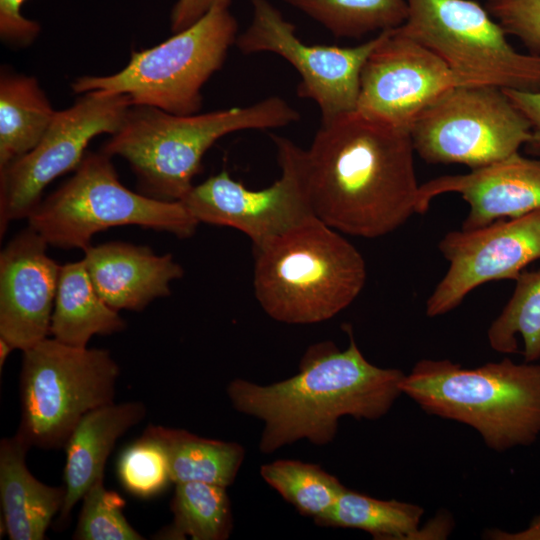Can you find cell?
<instances>
[{
  "mask_svg": "<svg viewBox=\"0 0 540 540\" xmlns=\"http://www.w3.org/2000/svg\"><path fill=\"white\" fill-rule=\"evenodd\" d=\"M414 153L409 131L356 110L321 121L305 150L315 217L367 239L395 231L416 213Z\"/></svg>",
  "mask_w": 540,
  "mask_h": 540,
  "instance_id": "1",
  "label": "cell"
},
{
  "mask_svg": "<svg viewBox=\"0 0 540 540\" xmlns=\"http://www.w3.org/2000/svg\"><path fill=\"white\" fill-rule=\"evenodd\" d=\"M349 345L332 341L311 345L295 375L268 385L236 378L227 386L235 410L264 424L259 450L270 454L299 440L323 446L337 434L339 420H377L402 394L405 374L370 363L357 346L351 327Z\"/></svg>",
  "mask_w": 540,
  "mask_h": 540,
  "instance_id": "2",
  "label": "cell"
},
{
  "mask_svg": "<svg viewBox=\"0 0 540 540\" xmlns=\"http://www.w3.org/2000/svg\"><path fill=\"white\" fill-rule=\"evenodd\" d=\"M299 119V112L278 96L191 115L132 105L102 152L124 158L148 196L181 201L194 186L204 154L217 140L242 130L285 127Z\"/></svg>",
  "mask_w": 540,
  "mask_h": 540,
  "instance_id": "3",
  "label": "cell"
},
{
  "mask_svg": "<svg viewBox=\"0 0 540 540\" xmlns=\"http://www.w3.org/2000/svg\"><path fill=\"white\" fill-rule=\"evenodd\" d=\"M428 414L472 427L498 452L528 446L540 435V364L509 358L465 368L422 359L401 382Z\"/></svg>",
  "mask_w": 540,
  "mask_h": 540,
  "instance_id": "4",
  "label": "cell"
},
{
  "mask_svg": "<svg viewBox=\"0 0 540 540\" xmlns=\"http://www.w3.org/2000/svg\"><path fill=\"white\" fill-rule=\"evenodd\" d=\"M255 297L272 319L286 324L326 321L362 291L361 253L316 217L254 247Z\"/></svg>",
  "mask_w": 540,
  "mask_h": 540,
  "instance_id": "5",
  "label": "cell"
},
{
  "mask_svg": "<svg viewBox=\"0 0 540 540\" xmlns=\"http://www.w3.org/2000/svg\"><path fill=\"white\" fill-rule=\"evenodd\" d=\"M111 157L87 152L74 175L28 216L29 226L49 245L88 248L93 235L111 227L136 225L191 237L199 224L182 201L133 192L121 184Z\"/></svg>",
  "mask_w": 540,
  "mask_h": 540,
  "instance_id": "6",
  "label": "cell"
},
{
  "mask_svg": "<svg viewBox=\"0 0 540 540\" xmlns=\"http://www.w3.org/2000/svg\"><path fill=\"white\" fill-rule=\"evenodd\" d=\"M229 8L214 7L200 20L164 42L132 51L128 64L106 76H81L73 92L127 95L134 106H149L176 115L196 114L201 90L221 69L238 36Z\"/></svg>",
  "mask_w": 540,
  "mask_h": 540,
  "instance_id": "7",
  "label": "cell"
},
{
  "mask_svg": "<svg viewBox=\"0 0 540 540\" xmlns=\"http://www.w3.org/2000/svg\"><path fill=\"white\" fill-rule=\"evenodd\" d=\"M120 367L110 351L45 338L23 351L17 433L31 446L64 448L90 411L115 402Z\"/></svg>",
  "mask_w": 540,
  "mask_h": 540,
  "instance_id": "8",
  "label": "cell"
},
{
  "mask_svg": "<svg viewBox=\"0 0 540 540\" xmlns=\"http://www.w3.org/2000/svg\"><path fill=\"white\" fill-rule=\"evenodd\" d=\"M399 28L448 66L457 85L540 92V53H522L474 0H406Z\"/></svg>",
  "mask_w": 540,
  "mask_h": 540,
  "instance_id": "9",
  "label": "cell"
},
{
  "mask_svg": "<svg viewBox=\"0 0 540 540\" xmlns=\"http://www.w3.org/2000/svg\"><path fill=\"white\" fill-rule=\"evenodd\" d=\"M409 133L427 163L476 169L519 152L530 139V126L505 90L457 85L426 107Z\"/></svg>",
  "mask_w": 540,
  "mask_h": 540,
  "instance_id": "10",
  "label": "cell"
},
{
  "mask_svg": "<svg viewBox=\"0 0 540 540\" xmlns=\"http://www.w3.org/2000/svg\"><path fill=\"white\" fill-rule=\"evenodd\" d=\"M271 137L281 176L270 186L255 190L222 170L194 185L181 201L199 223L237 229L257 247L315 217L305 150L286 137Z\"/></svg>",
  "mask_w": 540,
  "mask_h": 540,
  "instance_id": "11",
  "label": "cell"
},
{
  "mask_svg": "<svg viewBox=\"0 0 540 540\" xmlns=\"http://www.w3.org/2000/svg\"><path fill=\"white\" fill-rule=\"evenodd\" d=\"M131 106L127 95L88 92L57 111L39 143L0 169L1 236L10 221L28 218L48 184L79 166L94 137L115 134Z\"/></svg>",
  "mask_w": 540,
  "mask_h": 540,
  "instance_id": "12",
  "label": "cell"
},
{
  "mask_svg": "<svg viewBox=\"0 0 540 540\" xmlns=\"http://www.w3.org/2000/svg\"><path fill=\"white\" fill-rule=\"evenodd\" d=\"M252 20L238 34L235 45L243 54L274 53L298 72L297 95L314 101L321 121H329L355 111L362 67L380 40L373 38L352 47L307 44L296 35V27L287 21L269 0H250Z\"/></svg>",
  "mask_w": 540,
  "mask_h": 540,
  "instance_id": "13",
  "label": "cell"
},
{
  "mask_svg": "<svg viewBox=\"0 0 540 540\" xmlns=\"http://www.w3.org/2000/svg\"><path fill=\"white\" fill-rule=\"evenodd\" d=\"M438 248L449 267L427 299L429 317L450 312L485 283L515 281L529 264L539 260L540 209L476 229L450 231Z\"/></svg>",
  "mask_w": 540,
  "mask_h": 540,
  "instance_id": "14",
  "label": "cell"
},
{
  "mask_svg": "<svg viewBox=\"0 0 540 540\" xmlns=\"http://www.w3.org/2000/svg\"><path fill=\"white\" fill-rule=\"evenodd\" d=\"M453 86L452 72L435 53L399 27L384 30L362 67L356 111L409 131L422 111Z\"/></svg>",
  "mask_w": 540,
  "mask_h": 540,
  "instance_id": "15",
  "label": "cell"
},
{
  "mask_svg": "<svg viewBox=\"0 0 540 540\" xmlns=\"http://www.w3.org/2000/svg\"><path fill=\"white\" fill-rule=\"evenodd\" d=\"M30 226L0 254V337L22 352L50 334L61 265Z\"/></svg>",
  "mask_w": 540,
  "mask_h": 540,
  "instance_id": "16",
  "label": "cell"
},
{
  "mask_svg": "<svg viewBox=\"0 0 540 540\" xmlns=\"http://www.w3.org/2000/svg\"><path fill=\"white\" fill-rule=\"evenodd\" d=\"M457 193L469 205L461 229L486 226L540 209V157L519 152L465 174L444 175L420 184L416 213L424 214L431 201Z\"/></svg>",
  "mask_w": 540,
  "mask_h": 540,
  "instance_id": "17",
  "label": "cell"
},
{
  "mask_svg": "<svg viewBox=\"0 0 540 540\" xmlns=\"http://www.w3.org/2000/svg\"><path fill=\"white\" fill-rule=\"evenodd\" d=\"M82 259L99 296L113 309L142 311L153 300L170 295V283L183 276L171 254L149 247L109 242L84 250Z\"/></svg>",
  "mask_w": 540,
  "mask_h": 540,
  "instance_id": "18",
  "label": "cell"
},
{
  "mask_svg": "<svg viewBox=\"0 0 540 540\" xmlns=\"http://www.w3.org/2000/svg\"><path fill=\"white\" fill-rule=\"evenodd\" d=\"M146 412L141 401L113 402L90 411L79 421L64 446L66 498L59 523L69 519L88 489L103 478L105 464L116 442L141 422Z\"/></svg>",
  "mask_w": 540,
  "mask_h": 540,
  "instance_id": "19",
  "label": "cell"
},
{
  "mask_svg": "<svg viewBox=\"0 0 540 540\" xmlns=\"http://www.w3.org/2000/svg\"><path fill=\"white\" fill-rule=\"evenodd\" d=\"M30 448L17 432L0 441V501L10 540H43L66 498L65 485L50 486L31 474Z\"/></svg>",
  "mask_w": 540,
  "mask_h": 540,
  "instance_id": "20",
  "label": "cell"
},
{
  "mask_svg": "<svg viewBox=\"0 0 540 540\" xmlns=\"http://www.w3.org/2000/svg\"><path fill=\"white\" fill-rule=\"evenodd\" d=\"M125 328L118 311L95 290L83 260L61 265L50 325L52 338L84 348L95 335H111Z\"/></svg>",
  "mask_w": 540,
  "mask_h": 540,
  "instance_id": "21",
  "label": "cell"
},
{
  "mask_svg": "<svg viewBox=\"0 0 540 540\" xmlns=\"http://www.w3.org/2000/svg\"><path fill=\"white\" fill-rule=\"evenodd\" d=\"M144 433L163 447L172 483L205 482L228 488L245 458L236 442L200 437L183 429L149 425Z\"/></svg>",
  "mask_w": 540,
  "mask_h": 540,
  "instance_id": "22",
  "label": "cell"
},
{
  "mask_svg": "<svg viewBox=\"0 0 540 540\" xmlns=\"http://www.w3.org/2000/svg\"><path fill=\"white\" fill-rule=\"evenodd\" d=\"M55 111L36 78L2 70L0 77V169L31 151Z\"/></svg>",
  "mask_w": 540,
  "mask_h": 540,
  "instance_id": "23",
  "label": "cell"
},
{
  "mask_svg": "<svg viewBox=\"0 0 540 540\" xmlns=\"http://www.w3.org/2000/svg\"><path fill=\"white\" fill-rule=\"evenodd\" d=\"M169 525L154 536L159 540H225L233 528L227 488L205 482L175 484Z\"/></svg>",
  "mask_w": 540,
  "mask_h": 540,
  "instance_id": "24",
  "label": "cell"
},
{
  "mask_svg": "<svg viewBox=\"0 0 540 540\" xmlns=\"http://www.w3.org/2000/svg\"><path fill=\"white\" fill-rule=\"evenodd\" d=\"M423 514L417 504L376 499L346 487L330 511L314 522L321 527L363 530L374 539L409 540Z\"/></svg>",
  "mask_w": 540,
  "mask_h": 540,
  "instance_id": "25",
  "label": "cell"
},
{
  "mask_svg": "<svg viewBox=\"0 0 540 540\" xmlns=\"http://www.w3.org/2000/svg\"><path fill=\"white\" fill-rule=\"evenodd\" d=\"M325 27L336 38L364 35L401 26L406 0H283Z\"/></svg>",
  "mask_w": 540,
  "mask_h": 540,
  "instance_id": "26",
  "label": "cell"
},
{
  "mask_svg": "<svg viewBox=\"0 0 540 540\" xmlns=\"http://www.w3.org/2000/svg\"><path fill=\"white\" fill-rule=\"evenodd\" d=\"M518 335L524 362L540 361V268L517 277L510 299L487 331L490 347L503 354L518 351Z\"/></svg>",
  "mask_w": 540,
  "mask_h": 540,
  "instance_id": "27",
  "label": "cell"
},
{
  "mask_svg": "<svg viewBox=\"0 0 540 540\" xmlns=\"http://www.w3.org/2000/svg\"><path fill=\"white\" fill-rule=\"evenodd\" d=\"M263 480L304 516L317 520L327 514L346 488L321 466L281 459L260 468Z\"/></svg>",
  "mask_w": 540,
  "mask_h": 540,
  "instance_id": "28",
  "label": "cell"
},
{
  "mask_svg": "<svg viewBox=\"0 0 540 540\" xmlns=\"http://www.w3.org/2000/svg\"><path fill=\"white\" fill-rule=\"evenodd\" d=\"M117 475L126 491L144 499L163 493L172 483L163 447L144 432L119 455Z\"/></svg>",
  "mask_w": 540,
  "mask_h": 540,
  "instance_id": "29",
  "label": "cell"
},
{
  "mask_svg": "<svg viewBox=\"0 0 540 540\" xmlns=\"http://www.w3.org/2000/svg\"><path fill=\"white\" fill-rule=\"evenodd\" d=\"M125 500L104 486L103 478L84 494L78 523L73 534L76 540H143L127 521Z\"/></svg>",
  "mask_w": 540,
  "mask_h": 540,
  "instance_id": "30",
  "label": "cell"
},
{
  "mask_svg": "<svg viewBox=\"0 0 540 540\" xmlns=\"http://www.w3.org/2000/svg\"><path fill=\"white\" fill-rule=\"evenodd\" d=\"M485 7L507 35L540 53V0H487Z\"/></svg>",
  "mask_w": 540,
  "mask_h": 540,
  "instance_id": "31",
  "label": "cell"
},
{
  "mask_svg": "<svg viewBox=\"0 0 540 540\" xmlns=\"http://www.w3.org/2000/svg\"><path fill=\"white\" fill-rule=\"evenodd\" d=\"M25 1L0 0V37L11 46H28L40 32L38 22L25 18L21 13Z\"/></svg>",
  "mask_w": 540,
  "mask_h": 540,
  "instance_id": "32",
  "label": "cell"
},
{
  "mask_svg": "<svg viewBox=\"0 0 540 540\" xmlns=\"http://www.w3.org/2000/svg\"><path fill=\"white\" fill-rule=\"evenodd\" d=\"M513 104L524 115L530 126V139L526 152L540 157V92L505 90Z\"/></svg>",
  "mask_w": 540,
  "mask_h": 540,
  "instance_id": "33",
  "label": "cell"
},
{
  "mask_svg": "<svg viewBox=\"0 0 540 540\" xmlns=\"http://www.w3.org/2000/svg\"><path fill=\"white\" fill-rule=\"evenodd\" d=\"M232 0H177L171 10V31L177 33L200 20L214 7L229 8Z\"/></svg>",
  "mask_w": 540,
  "mask_h": 540,
  "instance_id": "34",
  "label": "cell"
},
{
  "mask_svg": "<svg viewBox=\"0 0 540 540\" xmlns=\"http://www.w3.org/2000/svg\"><path fill=\"white\" fill-rule=\"evenodd\" d=\"M453 527L452 518L448 513H438V515L426 523L422 528H418L411 539H445L450 534Z\"/></svg>",
  "mask_w": 540,
  "mask_h": 540,
  "instance_id": "35",
  "label": "cell"
},
{
  "mask_svg": "<svg viewBox=\"0 0 540 540\" xmlns=\"http://www.w3.org/2000/svg\"><path fill=\"white\" fill-rule=\"evenodd\" d=\"M487 539L501 540H540V515L535 517L529 526L519 532L508 533L500 529H489L484 534Z\"/></svg>",
  "mask_w": 540,
  "mask_h": 540,
  "instance_id": "36",
  "label": "cell"
},
{
  "mask_svg": "<svg viewBox=\"0 0 540 540\" xmlns=\"http://www.w3.org/2000/svg\"><path fill=\"white\" fill-rule=\"evenodd\" d=\"M15 350V348L4 338L0 337V369H3L5 362L9 354Z\"/></svg>",
  "mask_w": 540,
  "mask_h": 540,
  "instance_id": "37",
  "label": "cell"
}]
</instances>
